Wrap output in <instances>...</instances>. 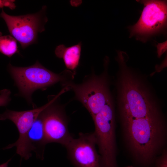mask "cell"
<instances>
[{"label":"cell","instance_id":"4fadbf2b","mask_svg":"<svg viewBox=\"0 0 167 167\" xmlns=\"http://www.w3.org/2000/svg\"><path fill=\"white\" fill-rule=\"evenodd\" d=\"M0 53L9 58L19 53L16 40L11 35H2L1 32Z\"/></svg>","mask_w":167,"mask_h":167},{"label":"cell","instance_id":"277c9868","mask_svg":"<svg viewBox=\"0 0 167 167\" xmlns=\"http://www.w3.org/2000/svg\"><path fill=\"white\" fill-rule=\"evenodd\" d=\"M109 61V57L106 56L104 71L100 75L92 73L86 76L81 83L76 84L72 80L62 85L74 92V99L82 104L92 118L101 110L111 96L108 73Z\"/></svg>","mask_w":167,"mask_h":167},{"label":"cell","instance_id":"2e32d148","mask_svg":"<svg viewBox=\"0 0 167 167\" xmlns=\"http://www.w3.org/2000/svg\"><path fill=\"white\" fill-rule=\"evenodd\" d=\"M15 2V0H0V8L2 9L3 7H6L11 10H13L16 6Z\"/></svg>","mask_w":167,"mask_h":167},{"label":"cell","instance_id":"ac0fdd59","mask_svg":"<svg viewBox=\"0 0 167 167\" xmlns=\"http://www.w3.org/2000/svg\"><path fill=\"white\" fill-rule=\"evenodd\" d=\"M126 167H133L131 166H127Z\"/></svg>","mask_w":167,"mask_h":167},{"label":"cell","instance_id":"6da1fadb","mask_svg":"<svg viewBox=\"0 0 167 167\" xmlns=\"http://www.w3.org/2000/svg\"><path fill=\"white\" fill-rule=\"evenodd\" d=\"M118 99L122 123L161 113L156 101L142 79L127 66V54L118 51Z\"/></svg>","mask_w":167,"mask_h":167},{"label":"cell","instance_id":"5b68a950","mask_svg":"<svg viewBox=\"0 0 167 167\" xmlns=\"http://www.w3.org/2000/svg\"><path fill=\"white\" fill-rule=\"evenodd\" d=\"M111 97L101 110L92 118L101 167H118L116 161L115 113Z\"/></svg>","mask_w":167,"mask_h":167},{"label":"cell","instance_id":"9c48e42d","mask_svg":"<svg viewBox=\"0 0 167 167\" xmlns=\"http://www.w3.org/2000/svg\"><path fill=\"white\" fill-rule=\"evenodd\" d=\"M45 105L32 109L24 111H15L7 109L0 114V120L8 119L16 126L18 130L19 137L15 143L9 144L3 149L16 147V153L22 158L28 160L32 156L27 140V135L34 122L41 112L49 104Z\"/></svg>","mask_w":167,"mask_h":167},{"label":"cell","instance_id":"5bb4252c","mask_svg":"<svg viewBox=\"0 0 167 167\" xmlns=\"http://www.w3.org/2000/svg\"><path fill=\"white\" fill-rule=\"evenodd\" d=\"M11 91L4 89L0 92V106H6L8 105L11 100L10 97Z\"/></svg>","mask_w":167,"mask_h":167},{"label":"cell","instance_id":"30bf717a","mask_svg":"<svg viewBox=\"0 0 167 167\" xmlns=\"http://www.w3.org/2000/svg\"><path fill=\"white\" fill-rule=\"evenodd\" d=\"M93 132H80L65 146L68 158L75 167H101L100 157L96 148Z\"/></svg>","mask_w":167,"mask_h":167},{"label":"cell","instance_id":"ba28073f","mask_svg":"<svg viewBox=\"0 0 167 167\" xmlns=\"http://www.w3.org/2000/svg\"><path fill=\"white\" fill-rule=\"evenodd\" d=\"M66 92L63 88L50 98L49 104L41 113L48 143H55L64 147L73 138L68 130L69 119L64 106L58 101L60 96Z\"/></svg>","mask_w":167,"mask_h":167},{"label":"cell","instance_id":"7a4b0ae2","mask_svg":"<svg viewBox=\"0 0 167 167\" xmlns=\"http://www.w3.org/2000/svg\"><path fill=\"white\" fill-rule=\"evenodd\" d=\"M129 147L136 159L146 165L155 161L165 139V124L161 113L123 124Z\"/></svg>","mask_w":167,"mask_h":167},{"label":"cell","instance_id":"3957f363","mask_svg":"<svg viewBox=\"0 0 167 167\" xmlns=\"http://www.w3.org/2000/svg\"><path fill=\"white\" fill-rule=\"evenodd\" d=\"M8 71L19 90V95L32 104V95L38 89L44 90L60 83L62 85L72 81L75 75L65 69L57 74L45 67L37 61L33 65L27 67H17L9 63Z\"/></svg>","mask_w":167,"mask_h":167},{"label":"cell","instance_id":"9a60e30c","mask_svg":"<svg viewBox=\"0 0 167 167\" xmlns=\"http://www.w3.org/2000/svg\"><path fill=\"white\" fill-rule=\"evenodd\" d=\"M156 167H167V152L164 150L161 156L156 160Z\"/></svg>","mask_w":167,"mask_h":167},{"label":"cell","instance_id":"52a82bcc","mask_svg":"<svg viewBox=\"0 0 167 167\" xmlns=\"http://www.w3.org/2000/svg\"><path fill=\"white\" fill-rule=\"evenodd\" d=\"M46 10V6H44L36 13L13 16L6 13L2 8L0 16L6 22L11 35L24 49L36 43L38 33L45 31L48 21Z\"/></svg>","mask_w":167,"mask_h":167},{"label":"cell","instance_id":"8992f818","mask_svg":"<svg viewBox=\"0 0 167 167\" xmlns=\"http://www.w3.org/2000/svg\"><path fill=\"white\" fill-rule=\"evenodd\" d=\"M143 5L137 22L129 27L130 37L146 42L152 37L163 33L167 26V2L163 0H142Z\"/></svg>","mask_w":167,"mask_h":167},{"label":"cell","instance_id":"7c38bea8","mask_svg":"<svg viewBox=\"0 0 167 167\" xmlns=\"http://www.w3.org/2000/svg\"><path fill=\"white\" fill-rule=\"evenodd\" d=\"M82 45L81 41L69 47L61 44L58 46L55 50L56 56L63 59L66 69L72 72L75 75L79 63Z\"/></svg>","mask_w":167,"mask_h":167},{"label":"cell","instance_id":"8fae6325","mask_svg":"<svg viewBox=\"0 0 167 167\" xmlns=\"http://www.w3.org/2000/svg\"><path fill=\"white\" fill-rule=\"evenodd\" d=\"M27 140L31 152L32 151L35 152L37 157L42 160L44 158L45 147L48 143L41 113L28 131Z\"/></svg>","mask_w":167,"mask_h":167},{"label":"cell","instance_id":"e0dca14e","mask_svg":"<svg viewBox=\"0 0 167 167\" xmlns=\"http://www.w3.org/2000/svg\"><path fill=\"white\" fill-rule=\"evenodd\" d=\"M11 159L8 160L6 162L0 165V167H8V164L11 161Z\"/></svg>","mask_w":167,"mask_h":167}]
</instances>
